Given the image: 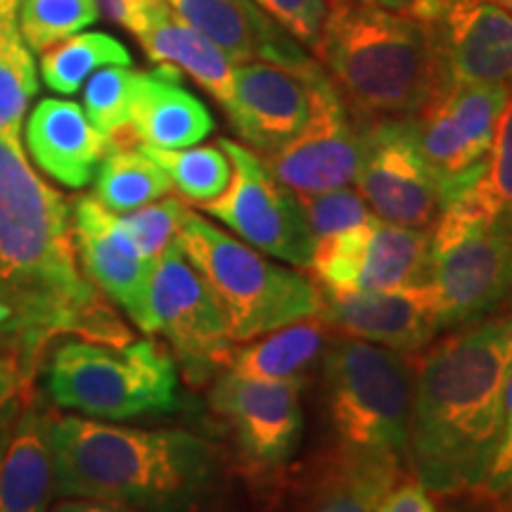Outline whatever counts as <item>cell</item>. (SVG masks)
Instances as JSON below:
<instances>
[{
  "label": "cell",
  "instance_id": "cell-1",
  "mask_svg": "<svg viewBox=\"0 0 512 512\" xmlns=\"http://www.w3.org/2000/svg\"><path fill=\"white\" fill-rule=\"evenodd\" d=\"M62 337L114 349L133 342L83 273L69 202L31 169L19 136H0V361L34 392L48 347Z\"/></svg>",
  "mask_w": 512,
  "mask_h": 512
},
{
  "label": "cell",
  "instance_id": "cell-2",
  "mask_svg": "<svg viewBox=\"0 0 512 512\" xmlns=\"http://www.w3.org/2000/svg\"><path fill=\"white\" fill-rule=\"evenodd\" d=\"M510 368L512 311L413 356L408 467L432 496L479 494L503 432Z\"/></svg>",
  "mask_w": 512,
  "mask_h": 512
},
{
  "label": "cell",
  "instance_id": "cell-3",
  "mask_svg": "<svg viewBox=\"0 0 512 512\" xmlns=\"http://www.w3.org/2000/svg\"><path fill=\"white\" fill-rule=\"evenodd\" d=\"M55 496L143 512H202L219 491L223 453L188 430H140L46 411Z\"/></svg>",
  "mask_w": 512,
  "mask_h": 512
},
{
  "label": "cell",
  "instance_id": "cell-4",
  "mask_svg": "<svg viewBox=\"0 0 512 512\" xmlns=\"http://www.w3.org/2000/svg\"><path fill=\"white\" fill-rule=\"evenodd\" d=\"M313 57L356 119L418 117L444 88L437 22L339 3Z\"/></svg>",
  "mask_w": 512,
  "mask_h": 512
},
{
  "label": "cell",
  "instance_id": "cell-5",
  "mask_svg": "<svg viewBox=\"0 0 512 512\" xmlns=\"http://www.w3.org/2000/svg\"><path fill=\"white\" fill-rule=\"evenodd\" d=\"M176 242L219 297L235 342L323 316L325 297L309 275L275 264L195 211L185 214Z\"/></svg>",
  "mask_w": 512,
  "mask_h": 512
},
{
  "label": "cell",
  "instance_id": "cell-6",
  "mask_svg": "<svg viewBox=\"0 0 512 512\" xmlns=\"http://www.w3.org/2000/svg\"><path fill=\"white\" fill-rule=\"evenodd\" d=\"M323 375L337 444L389 453L408 465L413 356L337 335L325 349Z\"/></svg>",
  "mask_w": 512,
  "mask_h": 512
},
{
  "label": "cell",
  "instance_id": "cell-7",
  "mask_svg": "<svg viewBox=\"0 0 512 512\" xmlns=\"http://www.w3.org/2000/svg\"><path fill=\"white\" fill-rule=\"evenodd\" d=\"M46 382L57 406L95 420L169 413L178 401L176 361L155 339L121 349L69 339L50 354Z\"/></svg>",
  "mask_w": 512,
  "mask_h": 512
},
{
  "label": "cell",
  "instance_id": "cell-8",
  "mask_svg": "<svg viewBox=\"0 0 512 512\" xmlns=\"http://www.w3.org/2000/svg\"><path fill=\"white\" fill-rule=\"evenodd\" d=\"M430 235V285L441 330L465 328L508 306L512 230L491 216L475 188L441 209Z\"/></svg>",
  "mask_w": 512,
  "mask_h": 512
},
{
  "label": "cell",
  "instance_id": "cell-9",
  "mask_svg": "<svg viewBox=\"0 0 512 512\" xmlns=\"http://www.w3.org/2000/svg\"><path fill=\"white\" fill-rule=\"evenodd\" d=\"M140 330L171 344L190 382H207L233 361L235 339L226 311L178 242L152 268Z\"/></svg>",
  "mask_w": 512,
  "mask_h": 512
},
{
  "label": "cell",
  "instance_id": "cell-10",
  "mask_svg": "<svg viewBox=\"0 0 512 512\" xmlns=\"http://www.w3.org/2000/svg\"><path fill=\"white\" fill-rule=\"evenodd\" d=\"M219 145L230 159V181L219 197L200 204V209L271 259L309 268L316 238L299 197L271 174L252 147L228 138H221Z\"/></svg>",
  "mask_w": 512,
  "mask_h": 512
},
{
  "label": "cell",
  "instance_id": "cell-11",
  "mask_svg": "<svg viewBox=\"0 0 512 512\" xmlns=\"http://www.w3.org/2000/svg\"><path fill=\"white\" fill-rule=\"evenodd\" d=\"M510 95L512 83H453L415 117L444 207L484 176Z\"/></svg>",
  "mask_w": 512,
  "mask_h": 512
},
{
  "label": "cell",
  "instance_id": "cell-12",
  "mask_svg": "<svg viewBox=\"0 0 512 512\" xmlns=\"http://www.w3.org/2000/svg\"><path fill=\"white\" fill-rule=\"evenodd\" d=\"M361 121L356 190L380 221L432 228L444 200L422 155L415 117Z\"/></svg>",
  "mask_w": 512,
  "mask_h": 512
},
{
  "label": "cell",
  "instance_id": "cell-13",
  "mask_svg": "<svg viewBox=\"0 0 512 512\" xmlns=\"http://www.w3.org/2000/svg\"><path fill=\"white\" fill-rule=\"evenodd\" d=\"M304 380H252L226 368L209 403L233 432L240 463L252 479L273 477L299 448Z\"/></svg>",
  "mask_w": 512,
  "mask_h": 512
},
{
  "label": "cell",
  "instance_id": "cell-14",
  "mask_svg": "<svg viewBox=\"0 0 512 512\" xmlns=\"http://www.w3.org/2000/svg\"><path fill=\"white\" fill-rule=\"evenodd\" d=\"M271 174L294 195H318L356 183L361 121L323 74L313 86L311 117L290 143L264 155Z\"/></svg>",
  "mask_w": 512,
  "mask_h": 512
},
{
  "label": "cell",
  "instance_id": "cell-15",
  "mask_svg": "<svg viewBox=\"0 0 512 512\" xmlns=\"http://www.w3.org/2000/svg\"><path fill=\"white\" fill-rule=\"evenodd\" d=\"M323 74V67L297 72L271 62L235 64L233 100L226 110L230 124L254 152L271 155L306 126L313 86Z\"/></svg>",
  "mask_w": 512,
  "mask_h": 512
},
{
  "label": "cell",
  "instance_id": "cell-16",
  "mask_svg": "<svg viewBox=\"0 0 512 512\" xmlns=\"http://www.w3.org/2000/svg\"><path fill=\"white\" fill-rule=\"evenodd\" d=\"M72 228L83 273L140 328L145 320L147 285L155 264L140 254L121 223V216L102 207L95 197H79L74 202Z\"/></svg>",
  "mask_w": 512,
  "mask_h": 512
},
{
  "label": "cell",
  "instance_id": "cell-17",
  "mask_svg": "<svg viewBox=\"0 0 512 512\" xmlns=\"http://www.w3.org/2000/svg\"><path fill=\"white\" fill-rule=\"evenodd\" d=\"M323 318L337 335L418 356L441 332L432 285L325 297Z\"/></svg>",
  "mask_w": 512,
  "mask_h": 512
},
{
  "label": "cell",
  "instance_id": "cell-18",
  "mask_svg": "<svg viewBox=\"0 0 512 512\" xmlns=\"http://www.w3.org/2000/svg\"><path fill=\"white\" fill-rule=\"evenodd\" d=\"M176 17L200 31L235 64L271 62L313 72L320 67L302 43L273 22L254 0H166Z\"/></svg>",
  "mask_w": 512,
  "mask_h": 512
},
{
  "label": "cell",
  "instance_id": "cell-19",
  "mask_svg": "<svg viewBox=\"0 0 512 512\" xmlns=\"http://www.w3.org/2000/svg\"><path fill=\"white\" fill-rule=\"evenodd\" d=\"M448 83H512V12L494 0H463L437 19Z\"/></svg>",
  "mask_w": 512,
  "mask_h": 512
},
{
  "label": "cell",
  "instance_id": "cell-20",
  "mask_svg": "<svg viewBox=\"0 0 512 512\" xmlns=\"http://www.w3.org/2000/svg\"><path fill=\"white\" fill-rule=\"evenodd\" d=\"M27 145L38 169L67 188H83L93 181L110 140L88 121L81 105L46 98L31 112Z\"/></svg>",
  "mask_w": 512,
  "mask_h": 512
},
{
  "label": "cell",
  "instance_id": "cell-21",
  "mask_svg": "<svg viewBox=\"0 0 512 512\" xmlns=\"http://www.w3.org/2000/svg\"><path fill=\"white\" fill-rule=\"evenodd\" d=\"M401 458L335 444L306 482V512H377L382 498L406 477Z\"/></svg>",
  "mask_w": 512,
  "mask_h": 512
},
{
  "label": "cell",
  "instance_id": "cell-22",
  "mask_svg": "<svg viewBox=\"0 0 512 512\" xmlns=\"http://www.w3.org/2000/svg\"><path fill=\"white\" fill-rule=\"evenodd\" d=\"M131 131L140 145L183 150L214 131V117L200 98L181 86V72L157 64L155 72H140Z\"/></svg>",
  "mask_w": 512,
  "mask_h": 512
},
{
  "label": "cell",
  "instance_id": "cell-23",
  "mask_svg": "<svg viewBox=\"0 0 512 512\" xmlns=\"http://www.w3.org/2000/svg\"><path fill=\"white\" fill-rule=\"evenodd\" d=\"M138 41L152 62L188 74L223 110H228L233 100L235 62L200 31L176 17L174 10H164L152 19L138 34Z\"/></svg>",
  "mask_w": 512,
  "mask_h": 512
},
{
  "label": "cell",
  "instance_id": "cell-24",
  "mask_svg": "<svg viewBox=\"0 0 512 512\" xmlns=\"http://www.w3.org/2000/svg\"><path fill=\"white\" fill-rule=\"evenodd\" d=\"M53 496L46 413L29 408L0 451V512H50Z\"/></svg>",
  "mask_w": 512,
  "mask_h": 512
},
{
  "label": "cell",
  "instance_id": "cell-25",
  "mask_svg": "<svg viewBox=\"0 0 512 512\" xmlns=\"http://www.w3.org/2000/svg\"><path fill=\"white\" fill-rule=\"evenodd\" d=\"M430 242V228H408L375 219L358 266L356 292L430 285Z\"/></svg>",
  "mask_w": 512,
  "mask_h": 512
},
{
  "label": "cell",
  "instance_id": "cell-26",
  "mask_svg": "<svg viewBox=\"0 0 512 512\" xmlns=\"http://www.w3.org/2000/svg\"><path fill=\"white\" fill-rule=\"evenodd\" d=\"M332 335L337 332L323 316L297 320L235 349L228 368L252 380H304L302 373L325 354Z\"/></svg>",
  "mask_w": 512,
  "mask_h": 512
},
{
  "label": "cell",
  "instance_id": "cell-27",
  "mask_svg": "<svg viewBox=\"0 0 512 512\" xmlns=\"http://www.w3.org/2000/svg\"><path fill=\"white\" fill-rule=\"evenodd\" d=\"M171 178L140 145L110 147L98 166L93 197L114 214L145 207L171 192Z\"/></svg>",
  "mask_w": 512,
  "mask_h": 512
},
{
  "label": "cell",
  "instance_id": "cell-28",
  "mask_svg": "<svg viewBox=\"0 0 512 512\" xmlns=\"http://www.w3.org/2000/svg\"><path fill=\"white\" fill-rule=\"evenodd\" d=\"M131 53L119 38L100 31L72 34L41 55V76L50 91L74 95L102 67H131Z\"/></svg>",
  "mask_w": 512,
  "mask_h": 512
},
{
  "label": "cell",
  "instance_id": "cell-29",
  "mask_svg": "<svg viewBox=\"0 0 512 512\" xmlns=\"http://www.w3.org/2000/svg\"><path fill=\"white\" fill-rule=\"evenodd\" d=\"M140 72L128 67H102L86 83L83 112L110 140V147L140 145L131 131V110L136 102Z\"/></svg>",
  "mask_w": 512,
  "mask_h": 512
},
{
  "label": "cell",
  "instance_id": "cell-30",
  "mask_svg": "<svg viewBox=\"0 0 512 512\" xmlns=\"http://www.w3.org/2000/svg\"><path fill=\"white\" fill-rule=\"evenodd\" d=\"M171 178V185L183 200L197 207L219 197L230 181V159L221 145L183 147V150H159L140 145Z\"/></svg>",
  "mask_w": 512,
  "mask_h": 512
},
{
  "label": "cell",
  "instance_id": "cell-31",
  "mask_svg": "<svg viewBox=\"0 0 512 512\" xmlns=\"http://www.w3.org/2000/svg\"><path fill=\"white\" fill-rule=\"evenodd\" d=\"M95 0H19L17 22L24 43L36 53L98 22Z\"/></svg>",
  "mask_w": 512,
  "mask_h": 512
},
{
  "label": "cell",
  "instance_id": "cell-32",
  "mask_svg": "<svg viewBox=\"0 0 512 512\" xmlns=\"http://www.w3.org/2000/svg\"><path fill=\"white\" fill-rule=\"evenodd\" d=\"M38 93L31 48L15 34L0 48V136H19L24 114Z\"/></svg>",
  "mask_w": 512,
  "mask_h": 512
},
{
  "label": "cell",
  "instance_id": "cell-33",
  "mask_svg": "<svg viewBox=\"0 0 512 512\" xmlns=\"http://www.w3.org/2000/svg\"><path fill=\"white\" fill-rule=\"evenodd\" d=\"M183 200L178 197H162V200L145 204V207L128 211V214H119L121 223L128 230L133 242H136L140 254L147 261L157 264V259L166 249L174 245L178 238V230L188 214Z\"/></svg>",
  "mask_w": 512,
  "mask_h": 512
},
{
  "label": "cell",
  "instance_id": "cell-34",
  "mask_svg": "<svg viewBox=\"0 0 512 512\" xmlns=\"http://www.w3.org/2000/svg\"><path fill=\"white\" fill-rule=\"evenodd\" d=\"M475 192L491 216L512 230V95L498 121L489 164L475 185Z\"/></svg>",
  "mask_w": 512,
  "mask_h": 512
},
{
  "label": "cell",
  "instance_id": "cell-35",
  "mask_svg": "<svg viewBox=\"0 0 512 512\" xmlns=\"http://www.w3.org/2000/svg\"><path fill=\"white\" fill-rule=\"evenodd\" d=\"M302 204L304 219L309 223L313 238L344 233V230L366 226L375 219L361 192L354 188H337L318 195H297Z\"/></svg>",
  "mask_w": 512,
  "mask_h": 512
},
{
  "label": "cell",
  "instance_id": "cell-36",
  "mask_svg": "<svg viewBox=\"0 0 512 512\" xmlns=\"http://www.w3.org/2000/svg\"><path fill=\"white\" fill-rule=\"evenodd\" d=\"M254 3L311 53H316L320 46V38L335 8V0H254Z\"/></svg>",
  "mask_w": 512,
  "mask_h": 512
},
{
  "label": "cell",
  "instance_id": "cell-37",
  "mask_svg": "<svg viewBox=\"0 0 512 512\" xmlns=\"http://www.w3.org/2000/svg\"><path fill=\"white\" fill-rule=\"evenodd\" d=\"M102 15L119 24L131 34H140L147 24L164 10H169L166 0H95Z\"/></svg>",
  "mask_w": 512,
  "mask_h": 512
},
{
  "label": "cell",
  "instance_id": "cell-38",
  "mask_svg": "<svg viewBox=\"0 0 512 512\" xmlns=\"http://www.w3.org/2000/svg\"><path fill=\"white\" fill-rule=\"evenodd\" d=\"M510 486H512V408L505 413L503 432H501V439H498L494 460H491V467L489 472H486V479L477 496L496 501V498H501Z\"/></svg>",
  "mask_w": 512,
  "mask_h": 512
},
{
  "label": "cell",
  "instance_id": "cell-39",
  "mask_svg": "<svg viewBox=\"0 0 512 512\" xmlns=\"http://www.w3.org/2000/svg\"><path fill=\"white\" fill-rule=\"evenodd\" d=\"M377 512H439L430 491L413 475L403 477L399 484L382 498Z\"/></svg>",
  "mask_w": 512,
  "mask_h": 512
},
{
  "label": "cell",
  "instance_id": "cell-40",
  "mask_svg": "<svg viewBox=\"0 0 512 512\" xmlns=\"http://www.w3.org/2000/svg\"><path fill=\"white\" fill-rule=\"evenodd\" d=\"M339 3L361 5V8H373L382 12H394V15L422 19V22H437L448 10L444 0H335Z\"/></svg>",
  "mask_w": 512,
  "mask_h": 512
},
{
  "label": "cell",
  "instance_id": "cell-41",
  "mask_svg": "<svg viewBox=\"0 0 512 512\" xmlns=\"http://www.w3.org/2000/svg\"><path fill=\"white\" fill-rule=\"evenodd\" d=\"M34 392L27 389V384L22 382V377L8 363L0 361V408H5L8 403H31Z\"/></svg>",
  "mask_w": 512,
  "mask_h": 512
},
{
  "label": "cell",
  "instance_id": "cell-42",
  "mask_svg": "<svg viewBox=\"0 0 512 512\" xmlns=\"http://www.w3.org/2000/svg\"><path fill=\"white\" fill-rule=\"evenodd\" d=\"M50 512H143V510L126 508V505H117V503L88 501V498H62L60 503L50 508Z\"/></svg>",
  "mask_w": 512,
  "mask_h": 512
},
{
  "label": "cell",
  "instance_id": "cell-43",
  "mask_svg": "<svg viewBox=\"0 0 512 512\" xmlns=\"http://www.w3.org/2000/svg\"><path fill=\"white\" fill-rule=\"evenodd\" d=\"M19 0H0V48L17 34Z\"/></svg>",
  "mask_w": 512,
  "mask_h": 512
},
{
  "label": "cell",
  "instance_id": "cell-44",
  "mask_svg": "<svg viewBox=\"0 0 512 512\" xmlns=\"http://www.w3.org/2000/svg\"><path fill=\"white\" fill-rule=\"evenodd\" d=\"M448 505L444 512H491V498L477 496V494H465V496H453L446 498Z\"/></svg>",
  "mask_w": 512,
  "mask_h": 512
},
{
  "label": "cell",
  "instance_id": "cell-45",
  "mask_svg": "<svg viewBox=\"0 0 512 512\" xmlns=\"http://www.w3.org/2000/svg\"><path fill=\"white\" fill-rule=\"evenodd\" d=\"M491 512H512V503H505V501H491Z\"/></svg>",
  "mask_w": 512,
  "mask_h": 512
},
{
  "label": "cell",
  "instance_id": "cell-46",
  "mask_svg": "<svg viewBox=\"0 0 512 512\" xmlns=\"http://www.w3.org/2000/svg\"><path fill=\"white\" fill-rule=\"evenodd\" d=\"M494 3H498L501 8H505L508 12H512V0H494Z\"/></svg>",
  "mask_w": 512,
  "mask_h": 512
},
{
  "label": "cell",
  "instance_id": "cell-47",
  "mask_svg": "<svg viewBox=\"0 0 512 512\" xmlns=\"http://www.w3.org/2000/svg\"><path fill=\"white\" fill-rule=\"evenodd\" d=\"M496 501H505V503H512V486L508 491H505V494L501 496V498H496Z\"/></svg>",
  "mask_w": 512,
  "mask_h": 512
},
{
  "label": "cell",
  "instance_id": "cell-48",
  "mask_svg": "<svg viewBox=\"0 0 512 512\" xmlns=\"http://www.w3.org/2000/svg\"><path fill=\"white\" fill-rule=\"evenodd\" d=\"M456 3H463V0H444L446 8H451V5H456Z\"/></svg>",
  "mask_w": 512,
  "mask_h": 512
},
{
  "label": "cell",
  "instance_id": "cell-49",
  "mask_svg": "<svg viewBox=\"0 0 512 512\" xmlns=\"http://www.w3.org/2000/svg\"><path fill=\"white\" fill-rule=\"evenodd\" d=\"M508 306L512 309V294H510V299H508Z\"/></svg>",
  "mask_w": 512,
  "mask_h": 512
}]
</instances>
